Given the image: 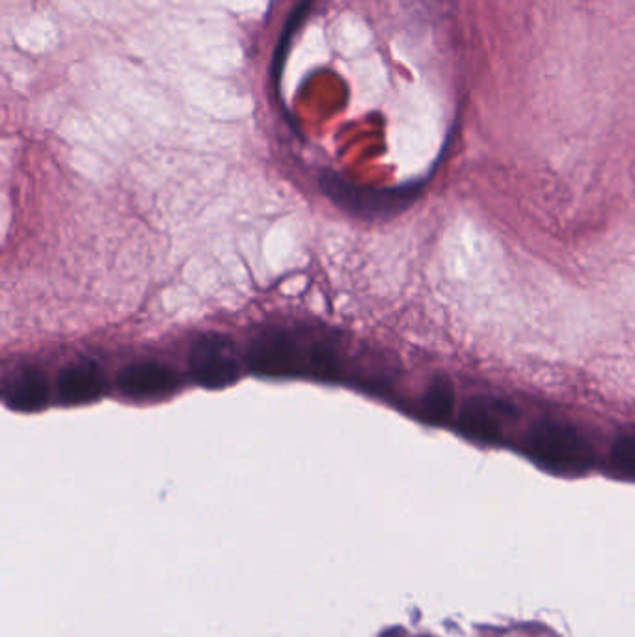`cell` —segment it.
<instances>
[{
  "mask_svg": "<svg viewBox=\"0 0 635 637\" xmlns=\"http://www.w3.org/2000/svg\"><path fill=\"white\" fill-rule=\"evenodd\" d=\"M118 386L129 398H159L176 390L177 376L168 365L146 360L125 365L119 371Z\"/></svg>",
  "mask_w": 635,
  "mask_h": 637,
  "instance_id": "cell-6",
  "label": "cell"
},
{
  "mask_svg": "<svg viewBox=\"0 0 635 637\" xmlns=\"http://www.w3.org/2000/svg\"><path fill=\"white\" fill-rule=\"evenodd\" d=\"M321 187L335 204L345 207L352 213L360 215H379V213H393L399 210L412 199V193L407 188H393V190H377V188H363L343 182L341 177L324 174L321 177Z\"/></svg>",
  "mask_w": 635,
  "mask_h": 637,
  "instance_id": "cell-4",
  "label": "cell"
},
{
  "mask_svg": "<svg viewBox=\"0 0 635 637\" xmlns=\"http://www.w3.org/2000/svg\"><path fill=\"white\" fill-rule=\"evenodd\" d=\"M455 409L453 384L446 376H438L429 384L421 398V415L427 423L440 425L451 418Z\"/></svg>",
  "mask_w": 635,
  "mask_h": 637,
  "instance_id": "cell-9",
  "label": "cell"
},
{
  "mask_svg": "<svg viewBox=\"0 0 635 637\" xmlns=\"http://www.w3.org/2000/svg\"><path fill=\"white\" fill-rule=\"evenodd\" d=\"M515 415L511 404L501 399L473 398L462 406L459 415V428L470 440L481 444H501L505 428Z\"/></svg>",
  "mask_w": 635,
  "mask_h": 637,
  "instance_id": "cell-5",
  "label": "cell"
},
{
  "mask_svg": "<svg viewBox=\"0 0 635 637\" xmlns=\"http://www.w3.org/2000/svg\"><path fill=\"white\" fill-rule=\"evenodd\" d=\"M190 371L199 386L218 390L238 379V360L233 345L218 334L202 336L190 349Z\"/></svg>",
  "mask_w": 635,
  "mask_h": 637,
  "instance_id": "cell-3",
  "label": "cell"
},
{
  "mask_svg": "<svg viewBox=\"0 0 635 637\" xmlns=\"http://www.w3.org/2000/svg\"><path fill=\"white\" fill-rule=\"evenodd\" d=\"M609 462L618 476L635 481V433L621 434L613 442Z\"/></svg>",
  "mask_w": 635,
  "mask_h": 637,
  "instance_id": "cell-10",
  "label": "cell"
},
{
  "mask_svg": "<svg viewBox=\"0 0 635 637\" xmlns=\"http://www.w3.org/2000/svg\"><path fill=\"white\" fill-rule=\"evenodd\" d=\"M315 0H301L299 7L293 10L287 24H285L284 35L280 38L279 49L274 52L273 75L274 80H280L282 75V63H284L285 55H287V47H290L291 38L295 35V30L301 27L302 19L306 18L307 10L312 7Z\"/></svg>",
  "mask_w": 635,
  "mask_h": 637,
  "instance_id": "cell-11",
  "label": "cell"
},
{
  "mask_svg": "<svg viewBox=\"0 0 635 637\" xmlns=\"http://www.w3.org/2000/svg\"><path fill=\"white\" fill-rule=\"evenodd\" d=\"M4 403L19 412H35L46 406L49 401L47 376L36 367H21L2 382Z\"/></svg>",
  "mask_w": 635,
  "mask_h": 637,
  "instance_id": "cell-7",
  "label": "cell"
},
{
  "mask_svg": "<svg viewBox=\"0 0 635 637\" xmlns=\"http://www.w3.org/2000/svg\"><path fill=\"white\" fill-rule=\"evenodd\" d=\"M380 637H404V630L403 628H390Z\"/></svg>",
  "mask_w": 635,
  "mask_h": 637,
  "instance_id": "cell-12",
  "label": "cell"
},
{
  "mask_svg": "<svg viewBox=\"0 0 635 637\" xmlns=\"http://www.w3.org/2000/svg\"><path fill=\"white\" fill-rule=\"evenodd\" d=\"M526 453L548 472L579 476L590 470L595 451L578 429L565 421L539 420L526 437Z\"/></svg>",
  "mask_w": 635,
  "mask_h": 637,
  "instance_id": "cell-1",
  "label": "cell"
},
{
  "mask_svg": "<svg viewBox=\"0 0 635 637\" xmlns=\"http://www.w3.org/2000/svg\"><path fill=\"white\" fill-rule=\"evenodd\" d=\"M58 395L66 404H82L102 395V375L94 362L68 365L58 375Z\"/></svg>",
  "mask_w": 635,
  "mask_h": 637,
  "instance_id": "cell-8",
  "label": "cell"
},
{
  "mask_svg": "<svg viewBox=\"0 0 635 637\" xmlns=\"http://www.w3.org/2000/svg\"><path fill=\"white\" fill-rule=\"evenodd\" d=\"M313 343L304 345L290 332H267L250 343V370L263 376L310 375Z\"/></svg>",
  "mask_w": 635,
  "mask_h": 637,
  "instance_id": "cell-2",
  "label": "cell"
}]
</instances>
